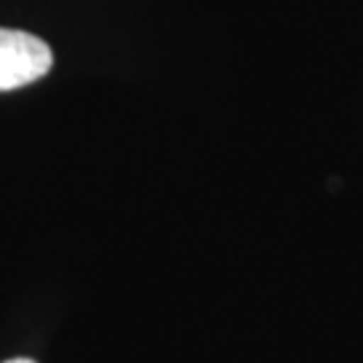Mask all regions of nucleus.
<instances>
[{
  "label": "nucleus",
  "mask_w": 363,
  "mask_h": 363,
  "mask_svg": "<svg viewBox=\"0 0 363 363\" xmlns=\"http://www.w3.org/2000/svg\"><path fill=\"white\" fill-rule=\"evenodd\" d=\"M54 65L52 46L25 30L0 27V91L30 86Z\"/></svg>",
  "instance_id": "1"
},
{
  "label": "nucleus",
  "mask_w": 363,
  "mask_h": 363,
  "mask_svg": "<svg viewBox=\"0 0 363 363\" xmlns=\"http://www.w3.org/2000/svg\"><path fill=\"white\" fill-rule=\"evenodd\" d=\"M6 363H35V361H30V358H11V361H6Z\"/></svg>",
  "instance_id": "2"
}]
</instances>
